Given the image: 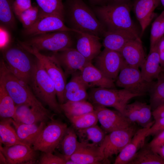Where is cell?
Returning <instances> with one entry per match:
<instances>
[{
	"instance_id": "cell-9",
	"label": "cell",
	"mask_w": 164,
	"mask_h": 164,
	"mask_svg": "<svg viewBox=\"0 0 164 164\" xmlns=\"http://www.w3.org/2000/svg\"><path fill=\"white\" fill-rule=\"evenodd\" d=\"M67 124L53 118L43 128L32 145L35 151L52 153L60 145L67 129Z\"/></svg>"
},
{
	"instance_id": "cell-53",
	"label": "cell",
	"mask_w": 164,
	"mask_h": 164,
	"mask_svg": "<svg viewBox=\"0 0 164 164\" xmlns=\"http://www.w3.org/2000/svg\"><path fill=\"white\" fill-rule=\"evenodd\" d=\"M162 71L164 72V67L162 69Z\"/></svg>"
},
{
	"instance_id": "cell-14",
	"label": "cell",
	"mask_w": 164,
	"mask_h": 164,
	"mask_svg": "<svg viewBox=\"0 0 164 164\" xmlns=\"http://www.w3.org/2000/svg\"><path fill=\"white\" fill-rule=\"evenodd\" d=\"M94 59V66L107 77L114 81L125 62L119 52L105 48Z\"/></svg>"
},
{
	"instance_id": "cell-2",
	"label": "cell",
	"mask_w": 164,
	"mask_h": 164,
	"mask_svg": "<svg viewBox=\"0 0 164 164\" xmlns=\"http://www.w3.org/2000/svg\"><path fill=\"white\" fill-rule=\"evenodd\" d=\"M64 5L65 16L70 28L101 38L103 37L106 29L83 0H66Z\"/></svg>"
},
{
	"instance_id": "cell-13",
	"label": "cell",
	"mask_w": 164,
	"mask_h": 164,
	"mask_svg": "<svg viewBox=\"0 0 164 164\" xmlns=\"http://www.w3.org/2000/svg\"><path fill=\"white\" fill-rule=\"evenodd\" d=\"M94 110L102 128L106 132L127 128L134 124L128 121L121 113L106 107L94 104Z\"/></svg>"
},
{
	"instance_id": "cell-30",
	"label": "cell",
	"mask_w": 164,
	"mask_h": 164,
	"mask_svg": "<svg viewBox=\"0 0 164 164\" xmlns=\"http://www.w3.org/2000/svg\"><path fill=\"white\" fill-rule=\"evenodd\" d=\"M128 164H164V160L145 142Z\"/></svg>"
},
{
	"instance_id": "cell-34",
	"label": "cell",
	"mask_w": 164,
	"mask_h": 164,
	"mask_svg": "<svg viewBox=\"0 0 164 164\" xmlns=\"http://www.w3.org/2000/svg\"><path fill=\"white\" fill-rule=\"evenodd\" d=\"M77 137L74 129L68 128L60 143L63 154V157L67 161L70 159L77 149L79 142L77 140Z\"/></svg>"
},
{
	"instance_id": "cell-26",
	"label": "cell",
	"mask_w": 164,
	"mask_h": 164,
	"mask_svg": "<svg viewBox=\"0 0 164 164\" xmlns=\"http://www.w3.org/2000/svg\"><path fill=\"white\" fill-rule=\"evenodd\" d=\"M140 67L143 78L149 82L157 79L163 72L160 63L156 44L150 49L148 55Z\"/></svg>"
},
{
	"instance_id": "cell-44",
	"label": "cell",
	"mask_w": 164,
	"mask_h": 164,
	"mask_svg": "<svg viewBox=\"0 0 164 164\" xmlns=\"http://www.w3.org/2000/svg\"><path fill=\"white\" fill-rule=\"evenodd\" d=\"M164 130V117L154 120L153 125L149 129L146 134V137L155 136Z\"/></svg>"
},
{
	"instance_id": "cell-28",
	"label": "cell",
	"mask_w": 164,
	"mask_h": 164,
	"mask_svg": "<svg viewBox=\"0 0 164 164\" xmlns=\"http://www.w3.org/2000/svg\"><path fill=\"white\" fill-rule=\"evenodd\" d=\"M17 134L22 142L31 146L32 145L38 136L46 126L45 122L28 124L21 123L11 118Z\"/></svg>"
},
{
	"instance_id": "cell-31",
	"label": "cell",
	"mask_w": 164,
	"mask_h": 164,
	"mask_svg": "<svg viewBox=\"0 0 164 164\" xmlns=\"http://www.w3.org/2000/svg\"><path fill=\"white\" fill-rule=\"evenodd\" d=\"M12 124L11 118L3 119L0 121V143L5 146L18 144L27 145L20 140L15 128L12 126Z\"/></svg>"
},
{
	"instance_id": "cell-11",
	"label": "cell",
	"mask_w": 164,
	"mask_h": 164,
	"mask_svg": "<svg viewBox=\"0 0 164 164\" xmlns=\"http://www.w3.org/2000/svg\"><path fill=\"white\" fill-rule=\"evenodd\" d=\"M115 81L116 86L142 96L149 93L153 81L145 80L138 68L130 66L125 61Z\"/></svg>"
},
{
	"instance_id": "cell-43",
	"label": "cell",
	"mask_w": 164,
	"mask_h": 164,
	"mask_svg": "<svg viewBox=\"0 0 164 164\" xmlns=\"http://www.w3.org/2000/svg\"><path fill=\"white\" fill-rule=\"evenodd\" d=\"M11 41V36L6 27L1 25L0 27V47L2 51L9 47Z\"/></svg>"
},
{
	"instance_id": "cell-19",
	"label": "cell",
	"mask_w": 164,
	"mask_h": 164,
	"mask_svg": "<svg viewBox=\"0 0 164 164\" xmlns=\"http://www.w3.org/2000/svg\"><path fill=\"white\" fill-rule=\"evenodd\" d=\"M154 122V120L146 127L137 130L130 141L118 154L114 164H128L145 143L147 133Z\"/></svg>"
},
{
	"instance_id": "cell-15",
	"label": "cell",
	"mask_w": 164,
	"mask_h": 164,
	"mask_svg": "<svg viewBox=\"0 0 164 164\" xmlns=\"http://www.w3.org/2000/svg\"><path fill=\"white\" fill-rule=\"evenodd\" d=\"M53 55L62 67L66 77L80 71L90 62L73 48L53 53Z\"/></svg>"
},
{
	"instance_id": "cell-41",
	"label": "cell",
	"mask_w": 164,
	"mask_h": 164,
	"mask_svg": "<svg viewBox=\"0 0 164 164\" xmlns=\"http://www.w3.org/2000/svg\"><path fill=\"white\" fill-rule=\"evenodd\" d=\"M67 161L63 157H60L52 153L43 152L39 162L40 164H66Z\"/></svg>"
},
{
	"instance_id": "cell-18",
	"label": "cell",
	"mask_w": 164,
	"mask_h": 164,
	"mask_svg": "<svg viewBox=\"0 0 164 164\" xmlns=\"http://www.w3.org/2000/svg\"><path fill=\"white\" fill-rule=\"evenodd\" d=\"M123 114L130 122L142 128L146 127L153 121L152 110L150 105L138 101L128 104Z\"/></svg>"
},
{
	"instance_id": "cell-23",
	"label": "cell",
	"mask_w": 164,
	"mask_h": 164,
	"mask_svg": "<svg viewBox=\"0 0 164 164\" xmlns=\"http://www.w3.org/2000/svg\"><path fill=\"white\" fill-rule=\"evenodd\" d=\"M160 3V0H135L133 9L141 26L142 34L155 17L154 11Z\"/></svg>"
},
{
	"instance_id": "cell-22",
	"label": "cell",
	"mask_w": 164,
	"mask_h": 164,
	"mask_svg": "<svg viewBox=\"0 0 164 164\" xmlns=\"http://www.w3.org/2000/svg\"><path fill=\"white\" fill-rule=\"evenodd\" d=\"M76 33V49L88 61L91 62L101 52V38L87 33Z\"/></svg>"
},
{
	"instance_id": "cell-17",
	"label": "cell",
	"mask_w": 164,
	"mask_h": 164,
	"mask_svg": "<svg viewBox=\"0 0 164 164\" xmlns=\"http://www.w3.org/2000/svg\"><path fill=\"white\" fill-rule=\"evenodd\" d=\"M70 160L76 164L105 163L99 146L91 143L80 141Z\"/></svg>"
},
{
	"instance_id": "cell-52",
	"label": "cell",
	"mask_w": 164,
	"mask_h": 164,
	"mask_svg": "<svg viewBox=\"0 0 164 164\" xmlns=\"http://www.w3.org/2000/svg\"><path fill=\"white\" fill-rule=\"evenodd\" d=\"M160 3L162 4V6L164 8V0H160Z\"/></svg>"
},
{
	"instance_id": "cell-49",
	"label": "cell",
	"mask_w": 164,
	"mask_h": 164,
	"mask_svg": "<svg viewBox=\"0 0 164 164\" xmlns=\"http://www.w3.org/2000/svg\"><path fill=\"white\" fill-rule=\"evenodd\" d=\"M92 4L94 5H101L106 3V0H88Z\"/></svg>"
},
{
	"instance_id": "cell-10",
	"label": "cell",
	"mask_w": 164,
	"mask_h": 164,
	"mask_svg": "<svg viewBox=\"0 0 164 164\" xmlns=\"http://www.w3.org/2000/svg\"><path fill=\"white\" fill-rule=\"evenodd\" d=\"M138 129L134 124L127 128L114 131L106 135L99 146L105 164L109 163V159L121 151Z\"/></svg>"
},
{
	"instance_id": "cell-8",
	"label": "cell",
	"mask_w": 164,
	"mask_h": 164,
	"mask_svg": "<svg viewBox=\"0 0 164 164\" xmlns=\"http://www.w3.org/2000/svg\"><path fill=\"white\" fill-rule=\"evenodd\" d=\"M72 32L63 31L51 32L31 37L23 42L39 52L44 50L55 53L73 48Z\"/></svg>"
},
{
	"instance_id": "cell-50",
	"label": "cell",
	"mask_w": 164,
	"mask_h": 164,
	"mask_svg": "<svg viewBox=\"0 0 164 164\" xmlns=\"http://www.w3.org/2000/svg\"><path fill=\"white\" fill-rule=\"evenodd\" d=\"M0 164H7L6 159L3 154L0 152Z\"/></svg>"
},
{
	"instance_id": "cell-21",
	"label": "cell",
	"mask_w": 164,
	"mask_h": 164,
	"mask_svg": "<svg viewBox=\"0 0 164 164\" xmlns=\"http://www.w3.org/2000/svg\"><path fill=\"white\" fill-rule=\"evenodd\" d=\"M49 119H53V115L49 110L20 104L16 105L15 115L13 119L21 123L31 124L45 122Z\"/></svg>"
},
{
	"instance_id": "cell-1",
	"label": "cell",
	"mask_w": 164,
	"mask_h": 164,
	"mask_svg": "<svg viewBox=\"0 0 164 164\" xmlns=\"http://www.w3.org/2000/svg\"><path fill=\"white\" fill-rule=\"evenodd\" d=\"M131 7L130 1L108 2L95 6L93 10L107 30L126 31L141 40L138 28L131 16Z\"/></svg>"
},
{
	"instance_id": "cell-47",
	"label": "cell",
	"mask_w": 164,
	"mask_h": 164,
	"mask_svg": "<svg viewBox=\"0 0 164 164\" xmlns=\"http://www.w3.org/2000/svg\"><path fill=\"white\" fill-rule=\"evenodd\" d=\"M152 115L154 120L164 117V104L160 105L153 110Z\"/></svg>"
},
{
	"instance_id": "cell-24",
	"label": "cell",
	"mask_w": 164,
	"mask_h": 164,
	"mask_svg": "<svg viewBox=\"0 0 164 164\" xmlns=\"http://www.w3.org/2000/svg\"><path fill=\"white\" fill-rule=\"evenodd\" d=\"M120 53L128 65L139 68L146 58L141 40L135 39L128 42Z\"/></svg>"
},
{
	"instance_id": "cell-40",
	"label": "cell",
	"mask_w": 164,
	"mask_h": 164,
	"mask_svg": "<svg viewBox=\"0 0 164 164\" xmlns=\"http://www.w3.org/2000/svg\"><path fill=\"white\" fill-rule=\"evenodd\" d=\"M39 15L38 6H33L22 12L16 16L22 23L24 29L28 28L37 20Z\"/></svg>"
},
{
	"instance_id": "cell-38",
	"label": "cell",
	"mask_w": 164,
	"mask_h": 164,
	"mask_svg": "<svg viewBox=\"0 0 164 164\" xmlns=\"http://www.w3.org/2000/svg\"><path fill=\"white\" fill-rule=\"evenodd\" d=\"M69 120L76 130L84 129L96 125L98 121L95 111Z\"/></svg>"
},
{
	"instance_id": "cell-42",
	"label": "cell",
	"mask_w": 164,
	"mask_h": 164,
	"mask_svg": "<svg viewBox=\"0 0 164 164\" xmlns=\"http://www.w3.org/2000/svg\"><path fill=\"white\" fill-rule=\"evenodd\" d=\"M32 6L31 0H14L12 2L13 10L16 16Z\"/></svg>"
},
{
	"instance_id": "cell-37",
	"label": "cell",
	"mask_w": 164,
	"mask_h": 164,
	"mask_svg": "<svg viewBox=\"0 0 164 164\" xmlns=\"http://www.w3.org/2000/svg\"><path fill=\"white\" fill-rule=\"evenodd\" d=\"M12 0H0V21L2 25L11 29L15 26Z\"/></svg>"
},
{
	"instance_id": "cell-16",
	"label": "cell",
	"mask_w": 164,
	"mask_h": 164,
	"mask_svg": "<svg viewBox=\"0 0 164 164\" xmlns=\"http://www.w3.org/2000/svg\"><path fill=\"white\" fill-rule=\"evenodd\" d=\"M0 152L6 159L7 164H32L36 163V151L30 146L18 144L10 146L0 145Z\"/></svg>"
},
{
	"instance_id": "cell-51",
	"label": "cell",
	"mask_w": 164,
	"mask_h": 164,
	"mask_svg": "<svg viewBox=\"0 0 164 164\" xmlns=\"http://www.w3.org/2000/svg\"><path fill=\"white\" fill-rule=\"evenodd\" d=\"M130 1V0H106V2H119Z\"/></svg>"
},
{
	"instance_id": "cell-4",
	"label": "cell",
	"mask_w": 164,
	"mask_h": 164,
	"mask_svg": "<svg viewBox=\"0 0 164 164\" xmlns=\"http://www.w3.org/2000/svg\"><path fill=\"white\" fill-rule=\"evenodd\" d=\"M29 85L36 97L56 114L62 111L57 100L56 93L53 81L43 66L35 57Z\"/></svg>"
},
{
	"instance_id": "cell-46",
	"label": "cell",
	"mask_w": 164,
	"mask_h": 164,
	"mask_svg": "<svg viewBox=\"0 0 164 164\" xmlns=\"http://www.w3.org/2000/svg\"><path fill=\"white\" fill-rule=\"evenodd\" d=\"M160 66L162 69L164 67V36L156 44Z\"/></svg>"
},
{
	"instance_id": "cell-6",
	"label": "cell",
	"mask_w": 164,
	"mask_h": 164,
	"mask_svg": "<svg viewBox=\"0 0 164 164\" xmlns=\"http://www.w3.org/2000/svg\"><path fill=\"white\" fill-rule=\"evenodd\" d=\"M2 52L3 59L9 70L29 85L35 60L31 58L30 53L19 45L9 46Z\"/></svg>"
},
{
	"instance_id": "cell-48",
	"label": "cell",
	"mask_w": 164,
	"mask_h": 164,
	"mask_svg": "<svg viewBox=\"0 0 164 164\" xmlns=\"http://www.w3.org/2000/svg\"><path fill=\"white\" fill-rule=\"evenodd\" d=\"M152 149L164 160V145Z\"/></svg>"
},
{
	"instance_id": "cell-5",
	"label": "cell",
	"mask_w": 164,
	"mask_h": 164,
	"mask_svg": "<svg viewBox=\"0 0 164 164\" xmlns=\"http://www.w3.org/2000/svg\"><path fill=\"white\" fill-rule=\"evenodd\" d=\"M19 45L36 57L43 66L54 84L57 97L60 104L65 102L64 92L67 84L66 76L62 67L52 55H44L36 50L18 40Z\"/></svg>"
},
{
	"instance_id": "cell-39",
	"label": "cell",
	"mask_w": 164,
	"mask_h": 164,
	"mask_svg": "<svg viewBox=\"0 0 164 164\" xmlns=\"http://www.w3.org/2000/svg\"><path fill=\"white\" fill-rule=\"evenodd\" d=\"M164 36V10L152 24L150 32V49L153 48Z\"/></svg>"
},
{
	"instance_id": "cell-25",
	"label": "cell",
	"mask_w": 164,
	"mask_h": 164,
	"mask_svg": "<svg viewBox=\"0 0 164 164\" xmlns=\"http://www.w3.org/2000/svg\"><path fill=\"white\" fill-rule=\"evenodd\" d=\"M78 72L72 75L70 80L65 86V102L86 100L88 97L86 91L88 87L82 80L80 71L79 73Z\"/></svg>"
},
{
	"instance_id": "cell-32",
	"label": "cell",
	"mask_w": 164,
	"mask_h": 164,
	"mask_svg": "<svg viewBox=\"0 0 164 164\" xmlns=\"http://www.w3.org/2000/svg\"><path fill=\"white\" fill-rule=\"evenodd\" d=\"M80 142H90L99 146L103 141L106 132L96 125L88 128L76 130Z\"/></svg>"
},
{
	"instance_id": "cell-36",
	"label": "cell",
	"mask_w": 164,
	"mask_h": 164,
	"mask_svg": "<svg viewBox=\"0 0 164 164\" xmlns=\"http://www.w3.org/2000/svg\"><path fill=\"white\" fill-rule=\"evenodd\" d=\"M40 14L55 15L65 20V9L63 0H36Z\"/></svg>"
},
{
	"instance_id": "cell-7",
	"label": "cell",
	"mask_w": 164,
	"mask_h": 164,
	"mask_svg": "<svg viewBox=\"0 0 164 164\" xmlns=\"http://www.w3.org/2000/svg\"><path fill=\"white\" fill-rule=\"evenodd\" d=\"M141 96L123 88L118 90L97 87L91 90L88 97L94 104L113 107L123 114L128 101L133 98Z\"/></svg>"
},
{
	"instance_id": "cell-12",
	"label": "cell",
	"mask_w": 164,
	"mask_h": 164,
	"mask_svg": "<svg viewBox=\"0 0 164 164\" xmlns=\"http://www.w3.org/2000/svg\"><path fill=\"white\" fill-rule=\"evenodd\" d=\"M64 20V19L58 15H43L39 12V17L35 23L30 27L24 29L23 32L25 35L30 37L58 31L85 33L66 26Z\"/></svg>"
},
{
	"instance_id": "cell-33",
	"label": "cell",
	"mask_w": 164,
	"mask_h": 164,
	"mask_svg": "<svg viewBox=\"0 0 164 164\" xmlns=\"http://www.w3.org/2000/svg\"><path fill=\"white\" fill-rule=\"evenodd\" d=\"M153 81L149 91L150 105L152 111L164 104V72Z\"/></svg>"
},
{
	"instance_id": "cell-3",
	"label": "cell",
	"mask_w": 164,
	"mask_h": 164,
	"mask_svg": "<svg viewBox=\"0 0 164 164\" xmlns=\"http://www.w3.org/2000/svg\"><path fill=\"white\" fill-rule=\"evenodd\" d=\"M0 82L3 84L16 105L26 104L48 110L36 97L29 85L11 72L3 59L0 62Z\"/></svg>"
},
{
	"instance_id": "cell-45",
	"label": "cell",
	"mask_w": 164,
	"mask_h": 164,
	"mask_svg": "<svg viewBox=\"0 0 164 164\" xmlns=\"http://www.w3.org/2000/svg\"><path fill=\"white\" fill-rule=\"evenodd\" d=\"M149 143L152 149L164 145V130L155 135L153 139Z\"/></svg>"
},
{
	"instance_id": "cell-29",
	"label": "cell",
	"mask_w": 164,
	"mask_h": 164,
	"mask_svg": "<svg viewBox=\"0 0 164 164\" xmlns=\"http://www.w3.org/2000/svg\"><path fill=\"white\" fill-rule=\"evenodd\" d=\"M60 107L69 119L94 111V105L86 100L67 101Z\"/></svg>"
},
{
	"instance_id": "cell-27",
	"label": "cell",
	"mask_w": 164,
	"mask_h": 164,
	"mask_svg": "<svg viewBox=\"0 0 164 164\" xmlns=\"http://www.w3.org/2000/svg\"><path fill=\"white\" fill-rule=\"evenodd\" d=\"M103 38L102 44L104 48L119 52L128 41L138 40L132 34L119 30H107Z\"/></svg>"
},
{
	"instance_id": "cell-20",
	"label": "cell",
	"mask_w": 164,
	"mask_h": 164,
	"mask_svg": "<svg viewBox=\"0 0 164 164\" xmlns=\"http://www.w3.org/2000/svg\"><path fill=\"white\" fill-rule=\"evenodd\" d=\"M80 77L88 88L96 87L116 89L115 81L105 76L90 62L80 71Z\"/></svg>"
},
{
	"instance_id": "cell-35",
	"label": "cell",
	"mask_w": 164,
	"mask_h": 164,
	"mask_svg": "<svg viewBox=\"0 0 164 164\" xmlns=\"http://www.w3.org/2000/svg\"><path fill=\"white\" fill-rule=\"evenodd\" d=\"M16 104L3 84L0 82V116L3 118L13 119Z\"/></svg>"
}]
</instances>
